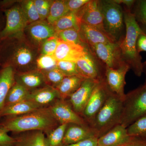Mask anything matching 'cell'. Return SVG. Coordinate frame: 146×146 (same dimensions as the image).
Segmentation results:
<instances>
[{
	"instance_id": "ba28073f",
	"label": "cell",
	"mask_w": 146,
	"mask_h": 146,
	"mask_svg": "<svg viewBox=\"0 0 146 146\" xmlns=\"http://www.w3.org/2000/svg\"><path fill=\"white\" fill-rule=\"evenodd\" d=\"M111 92L105 79L99 82L94 89L82 115L90 127Z\"/></svg>"
},
{
	"instance_id": "8d00e7d4",
	"label": "cell",
	"mask_w": 146,
	"mask_h": 146,
	"mask_svg": "<svg viewBox=\"0 0 146 146\" xmlns=\"http://www.w3.org/2000/svg\"><path fill=\"white\" fill-rule=\"evenodd\" d=\"M56 68L65 76H79L76 64L75 62L67 61H57Z\"/></svg>"
},
{
	"instance_id": "5b68a950",
	"label": "cell",
	"mask_w": 146,
	"mask_h": 146,
	"mask_svg": "<svg viewBox=\"0 0 146 146\" xmlns=\"http://www.w3.org/2000/svg\"><path fill=\"white\" fill-rule=\"evenodd\" d=\"M146 115V84H144L125 94L120 124L127 128Z\"/></svg>"
},
{
	"instance_id": "52a82bcc",
	"label": "cell",
	"mask_w": 146,
	"mask_h": 146,
	"mask_svg": "<svg viewBox=\"0 0 146 146\" xmlns=\"http://www.w3.org/2000/svg\"><path fill=\"white\" fill-rule=\"evenodd\" d=\"M6 23L1 32L0 38L9 39L21 36L28 25L20 5L14 6L5 11Z\"/></svg>"
},
{
	"instance_id": "5bb4252c",
	"label": "cell",
	"mask_w": 146,
	"mask_h": 146,
	"mask_svg": "<svg viewBox=\"0 0 146 146\" xmlns=\"http://www.w3.org/2000/svg\"><path fill=\"white\" fill-rule=\"evenodd\" d=\"M130 70L127 65L112 69L106 66L105 80L110 90L123 100L125 96L124 88L126 75Z\"/></svg>"
},
{
	"instance_id": "e575fe53",
	"label": "cell",
	"mask_w": 146,
	"mask_h": 146,
	"mask_svg": "<svg viewBox=\"0 0 146 146\" xmlns=\"http://www.w3.org/2000/svg\"><path fill=\"white\" fill-rule=\"evenodd\" d=\"M57 61L53 56L41 54L36 60L37 70L41 72H46L56 68Z\"/></svg>"
},
{
	"instance_id": "2e32d148",
	"label": "cell",
	"mask_w": 146,
	"mask_h": 146,
	"mask_svg": "<svg viewBox=\"0 0 146 146\" xmlns=\"http://www.w3.org/2000/svg\"><path fill=\"white\" fill-rule=\"evenodd\" d=\"M26 28L30 38L37 45H42L46 39L56 34L53 26L45 20L29 24Z\"/></svg>"
},
{
	"instance_id": "9a60e30c",
	"label": "cell",
	"mask_w": 146,
	"mask_h": 146,
	"mask_svg": "<svg viewBox=\"0 0 146 146\" xmlns=\"http://www.w3.org/2000/svg\"><path fill=\"white\" fill-rule=\"evenodd\" d=\"M89 49L83 45L64 42L59 40L53 54L57 61H67L76 63L88 52Z\"/></svg>"
},
{
	"instance_id": "7c38bea8",
	"label": "cell",
	"mask_w": 146,
	"mask_h": 146,
	"mask_svg": "<svg viewBox=\"0 0 146 146\" xmlns=\"http://www.w3.org/2000/svg\"><path fill=\"white\" fill-rule=\"evenodd\" d=\"M75 13L81 23L97 28L106 33L104 28L103 18L100 1L90 0Z\"/></svg>"
},
{
	"instance_id": "7bdbcfd3",
	"label": "cell",
	"mask_w": 146,
	"mask_h": 146,
	"mask_svg": "<svg viewBox=\"0 0 146 146\" xmlns=\"http://www.w3.org/2000/svg\"><path fill=\"white\" fill-rule=\"evenodd\" d=\"M117 146H146V140L132 137L128 141Z\"/></svg>"
},
{
	"instance_id": "f6af8a7d",
	"label": "cell",
	"mask_w": 146,
	"mask_h": 146,
	"mask_svg": "<svg viewBox=\"0 0 146 146\" xmlns=\"http://www.w3.org/2000/svg\"><path fill=\"white\" fill-rule=\"evenodd\" d=\"M143 73L145 75V80L144 84H146V61L143 63Z\"/></svg>"
},
{
	"instance_id": "d6a6232c",
	"label": "cell",
	"mask_w": 146,
	"mask_h": 146,
	"mask_svg": "<svg viewBox=\"0 0 146 146\" xmlns=\"http://www.w3.org/2000/svg\"><path fill=\"white\" fill-rule=\"evenodd\" d=\"M20 6L27 20L28 25L40 20L34 1L32 0L23 1Z\"/></svg>"
},
{
	"instance_id": "277c9868",
	"label": "cell",
	"mask_w": 146,
	"mask_h": 146,
	"mask_svg": "<svg viewBox=\"0 0 146 146\" xmlns=\"http://www.w3.org/2000/svg\"><path fill=\"white\" fill-rule=\"evenodd\" d=\"M100 4L105 31L115 42L120 43L125 34L123 8L114 0L100 1Z\"/></svg>"
},
{
	"instance_id": "8992f818",
	"label": "cell",
	"mask_w": 146,
	"mask_h": 146,
	"mask_svg": "<svg viewBox=\"0 0 146 146\" xmlns=\"http://www.w3.org/2000/svg\"><path fill=\"white\" fill-rule=\"evenodd\" d=\"M94 55L106 67L118 69L125 65L122 58L119 43H102L88 47Z\"/></svg>"
},
{
	"instance_id": "f1b7e54d",
	"label": "cell",
	"mask_w": 146,
	"mask_h": 146,
	"mask_svg": "<svg viewBox=\"0 0 146 146\" xmlns=\"http://www.w3.org/2000/svg\"><path fill=\"white\" fill-rule=\"evenodd\" d=\"M68 124L59 125L57 127L47 134L45 137L46 146H62L65 130Z\"/></svg>"
},
{
	"instance_id": "9c48e42d",
	"label": "cell",
	"mask_w": 146,
	"mask_h": 146,
	"mask_svg": "<svg viewBox=\"0 0 146 146\" xmlns=\"http://www.w3.org/2000/svg\"><path fill=\"white\" fill-rule=\"evenodd\" d=\"M79 76L99 82L105 79L106 66L90 50L76 62Z\"/></svg>"
},
{
	"instance_id": "f35d334b",
	"label": "cell",
	"mask_w": 146,
	"mask_h": 146,
	"mask_svg": "<svg viewBox=\"0 0 146 146\" xmlns=\"http://www.w3.org/2000/svg\"><path fill=\"white\" fill-rule=\"evenodd\" d=\"M90 0H69L66 1L68 9L71 12L76 13L84 6Z\"/></svg>"
},
{
	"instance_id": "d4e9b609",
	"label": "cell",
	"mask_w": 146,
	"mask_h": 146,
	"mask_svg": "<svg viewBox=\"0 0 146 146\" xmlns=\"http://www.w3.org/2000/svg\"><path fill=\"white\" fill-rule=\"evenodd\" d=\"M17 136L15 146H46L45 133L40 131H27Z\"/></svg>"
},
{
	"instance_id": "74e56055",
	"label": "cell",
	"mask_w": 146,
	"mask_h": 146,
	"mask_svg": "<svg viewBox=\"0 0 146 146\" xmlns=\"http://www.w3.org/2000/svg\"><path fill=\"white\" fill-rule=\"evenodd\" d=\"M33 1L40 20L45 21L48 16L52 1L48 0H35Z\"/></svg>"
},
{
	"instance_id": "4dcf8cb0",
	"label": "cell",
	"mask_w": 146,
	"mask_h": 146,
	"mask_svg": "<svg viewBox=\"0 0 146 146\" xmlns=\"http://www.w3.org/2000/svg\"><path fill=\"white\" fill-rule=\"evenodd\" d=\"M131 11L140 26L146 33V0L136 1Z\"/></svg>"
},
{
	"instance_id": "83f0119b",
	"label": "cell",
	"mask_w": 146,
	"mask_h": 146,
	"mask_svg": "<svg viewBox=\"0 0 146 146\" xmlns=\"http://www.w3.org/2000/svg\"><path fill=\"white\" fill-rule=\"evenodd\" d=\"M70 12L67 5L66 1H52L46 21L52 25L61 17Z\"/></svg>"
},
{
	"instance_id": "4fadbf2b",
	"label": "cell",
	"mask_w": 146,
	"mask_h": 146,
	"mask_svg": "<svg viewBox=\"0 0 146 146\" xmlns=\"http://www.w3.org/2000/svg\"><path fill=\"white\" fill-rule=\"evenodd\" d=\"M99 82L94 80H84L78 89L67 100L74 110L82 117L92 92Z\"/></svg>"
},
{
	"instance_id": "60d3db41",
	"label": "cell",
	"mask_w": 146,
	"mask_h": 146,
	"mask_svg": "<svg viewBox=\"0 0 146 146\" xmlns=\"http://www.w3.org/2000/svg\"><path fill=\"white\" fill-rule=\"evenodd\" d=\"M98 139L96 137H92L75 143L62 146H98Z\"/></svg>"
},
{
	"instance_id": "d590c367",
	"label": "cell",
	"mask_w": 146,
	"mask_h": 146,
	"mask_svg": "<svg viewBox=\"0 0 146 146\" xmlns=\"http://www.w3.org/2000/svg\"><path fill=\"white\" fill-rule=\"evenodd\" d=\"M59 42L56 35L48 38L42 43L41 52L42 55H53Z\"/></svg>"
},
{
	"instance_id": "cb8c5ba5",
	"label": "cell",
	"mask_w": 146,
	"mask_h": 146,
	"mask_svg": "<svg viewBox=\"0 0 146 146\" xmlns=\"http://www.w3.org/2000/svg\"><path fill=\"white\" fill-rule=\"evenodd\" d=\"M42 108L29 100H25L4 108L0 117L5 116H20Z\"/></svg>"
},
{
	"instance_id": "ab89813d",
	"label": "cell",
	"mask_w": 146,
	"mask_h": 146,
	"mask_svg": "<svg viewBox=\"0 0 146 146\" xmlns=\"http://www.w3.org/2000/svg\"><path fill=\"white\" fill-rule=\"evenodd\" d=\"M16 139L8 135L7 132L0 128V146H15Z\"/></svg>"
},
{
	"instance_id": "836d02e7",
	"label": "cell",
	"mask_w": 146,
	"mask_h": 146,
	"mask_svg": "<svg viewBox=\"0 0 146 146\" xmlns=\"http://www.w3.org/2000/svg\"><path fill=\"white\" fill-rule=\"evenodd\" d=\"M44 75L45 84L47 86L56 89L64 78L65 76L57 68L42 72Z\"/></svg>"
},
{
	"instance_id": "ee69618b",
	"label": "cell",
	"mask_w": 146,
	"mask_h": 146,
	"mask_svg": "<svg viewBox=\"0 0 146 146\" xmlns=\"http://www.w3.org/2000/svg\"><path fill=\"white\" fill-rule=\"evenodd\" d=\"M114 1L115 2L119 4L120 5H124V7L131 10L132 7L136 2V1L135 0H114Z\"/></svg>"
},
{
	"instance_id": "f546056e",
	"label": "cell",
	"mask_w": 146,
	"mask_h": 146,
	"mask_svg": "<svg viewBox=\"0 0 146 146\" xmlns=\"http://www.w3.org/2000/svg\"><path fill=\"white\" fill-rule=\"evenodd\" d=\"M127 131L131 137L146 140V115L127 127Z\"/></svg>"
},
{
	"instance_id": "603a6c76",
	"label": "cell",
	"mask_w": 146,
	"mask_h": 146,
	"mask_svg": "<svg viewBox=\"0 0 146 146\" xmlns=\"http://www.w3.org/2000/svg\"><path fill=\"white\" fill-rule=\"evenodd\" d=\"M84 80L80 76H65L56 88L60 99L68 100L78 89Z\"/></svg>"
},
{
	"instance_id": "8fae6325",
	"label": "cell",
	"mask_w": 146,
	"mask_h": 146,
	"mask_svg": "<svg viewBox=\"0 0 146 146\" xmlns=\"http://www.w3.org/2000/svg\"><path fill=\"white\" fill-rule=\"evenodd\" d=\"M14 45L11 49L10 54L7 57L5 66L23 70L27 69L33 64L35 53L29 45L24 44Z\"/></svg>"
},
{
	"instance_id": "4316f807",
	"label": "cell",
	"mask_w": 146,
	"mask_h": 146,
	"mask_svg": "<svg viewBox=\"0 0 146 146\" xmlns=\"http://www.w3.org/2000/svg\"><path fill=\"white\" fill-rule=\"evenodd\" d=\"M30 92L15 81V83L7 94L5 107L27 100Z\"/></svg>"
},
{
	"instance_id": "1f68e13d",
	"label": "cell",
	"mask_w": 146,
	"mask_h": 146,
	"mask_svg": "<svg viewBox=\"0 0 146 146\" xmlns=\"http://www.w3.org/2000/svg\"><path fill=\"white\" fill-rule=\"evenodd\" d=\"M56 35L60 41L74 43L88 47L82 39L79 31L76 29H68L58 32L56 33Z\"/></svg>"
},
{
	"instance_id": "bcb514c9",
	"label": "cell",
	"mask_w": 146,
	"mask_h": 146,
	"mask_svg": "<svg viewBox=\"0 0 146 146\" xmlns=\"http://www.w3.org/2000/svg\"><path fill=\"white\" fill-rule=\"evenodd\" d=\"M1 32H0V35H1Z\"/></svg>"
},
{
	"instance_id": "b9f144b4",
	"label": "cell",
	"mask_w": 146,
	"mask_h": 146,
	"mask_svg": "<svg viewBox=\"0 0 146 146\" xmlns=\"http://www.w3.org/2000/svg\"><path fill=\"white\" fill-rule=\"evenodd\" d=\"M137 49L138 52H146V33H141L138 36L137 42Z\"/></svg>"
},
{
	"instance_id": "6da1fadb",
	"label": "cell",
	"mask_w": 146,
	"mask_h": 146,
	"mask_svg": "<svg viewBox=\"0 0 146 146\" xmlns=\"http://www.w3.org/2000/svg\"><path fill=\"white\" fill-rule=\"evenodd\" d=\"M59 125L48 107L39 108L25 115L11 117L0 123V128L7 132L40 131L48 134Z\"/></svg>"
},
{
	"instance_id": "7a4b0ae2",
	"label": "cell",
	"mask_w": 146,
	"mask_h": 146,
	"mask_svg": "<svg viewBox=\"0 0 146 146\" xmlns=\"http://www.w3.org/2000/svg\"><path fill=\"white\" fill-rule=\"evenodd\" d=\"M123 11L125 34L119 43L122 58L135 75L141 77L143 73V64L141 55L137 50V42L138 36L144 31L137 23L131 10L124 7Z\"/></svg>"
},
{
	"instance_id": "44dd1931",
	"label": "cell",
	"mask_w": 146,
	"mask_h": 146,
	"mask_svg": "<svg viewBox=\"0 0 146 146\" xmlns=\"http://www.w3.org/2000/svg\"><path fill=\"white\" fill-rule=\"evenodd\" d=\"M15 81L30 91L46 86L43 73L37 69L18 73Z\"/></svg>"
},
{
	"instance_id": "30bf717a",
	"label": "cell",
	"mask_w": 146,
	"mask_h": 146,
	"mask_svg": "<svg viewBox=\"0 0 146 146\" xmlns=\"http://www.w3.org/2000/svg\"><path fill=\"white\" fill-rule=\"evenodd\" d=\"M48 108L60 125L76 124L90 127L84 119L74 110L67 100H58Z\"/></svg>"
},
{
	"instance_id": "7402d4cb",
	"label": "cell",
	"mask_w": 146,
	"mask_h": 146,
	"mask_svg": "<svg viewBox=\"0 0 146 146\" xmlns=\"http://www.w3.org/2000/svg\"><path fill=\"white\" fill-rule=\"evenodd\" d=\"M15 74L14 69L9 66L0 72V114L5 107L7 94L15 83Z\"/></svg>"
},
{
	"instance_id": "3957f363",
	"label": "cell",
	"mask_w": 146,
	"mask_h": 146,
	"mask_svg": "<svg viewBox=\"0 0 146 146\" xmlns=\"http://www.w3.org/2000/svg\"><path fill=\"white\" fill-rule=\"evenodd\" d=\"M123 99L112 92L94 119L91 127L98 138L120 124Z\"/></svg>"
},
{
	"instance_id": "ac0fdd59",
	"label": "cell",
	"mask_w": 146,
	"mask_h": 146,
	"mask_svg": "<svg viewBox=\"0 0 146 146\" xmlns=\"http://www.w3.org/2000/svg\"><path fill=\"white\" fill-rule=\"evenodd\" d=\"M79 33L84 43L88 47L102 43L116 42L106 33L86 24L81 23Z\"/></svg>"
},
{
	"instance_id": "d6986e66",
	"label": "cell",
	"mask_w": 146,
	"mask_h": 146,
	"mask_svg": "<svg viewBox=\"0 0 146 146\" xmlns=\"http://www.w3.org/2000/svg\"><path fill=\"white\" fill-rule=\"evenodd\" d=\"M60 99L56 89L46 85L31 91L27 100L33 102L39 107L44 108L49 107Z\"/></svg>"
},
{
	"instance_id": "e0dca14e",
	"label": "cell",
	"mask_w": 146,
	"mask_h": 146,
	"mask_svg": "<svg viewBox=\"0 0 146 146\" xmlns=\"http://www.w3.org/2000/svg\"><path fill=\"white\" fill-rule=\"evenodd\" d=\"M98 137L89 126L69 124L67 125L63 140V145L75 143L92 137Z\"/></svg>"
},
{
	"instance_id": "484cf974",
	"label": "cell",
	"mask_w": 146,
	"mask_h": 146,
	"mask_svg": "<svg viewBox=\"0 0 146 146\" xmlns=\"http://www.w3.org/2000/svg\"><path fill=\"white\" fill-rule=\"evenodd\" d=\"M81 23L77 17L75 13L69 12L65 16L61 17L54 24L53 26L56 33L68 29H74L79 31Z\"/></svg>"
},
{
	"instance_id": "ffe728a7",
	"label": "cell",
	"mask_w": 146,
	"mask_h": 146,
	"mask_svg": "<svg viewBox=\"0 0 146 146\" xmlns=\"http://www.w3.org/2000/svg\"><path fill=\"white\" fill-rule=\"evenodd\" d=\"M128 134L127 128L119 124L98 139V146H117L132 138Z\"/></svg>"
}]
</instances>
